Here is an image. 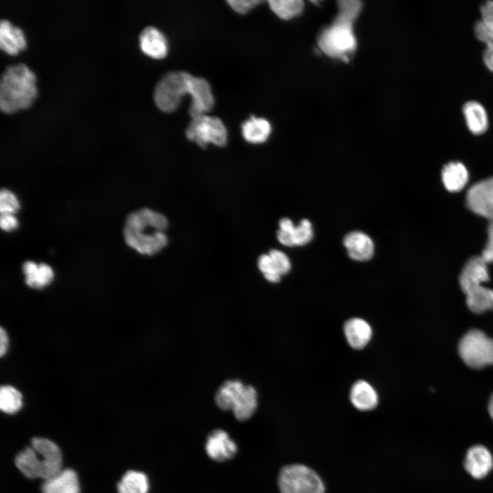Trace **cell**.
Returning <instances> with one entry per match:
<instances>
[{
    "label": "cell",
    "mask_w": 493,
    "mask_h": 493,
    "mask_svg": "<svg viewBox=\"0 0 493 493\" xmlns=\"http://www.w3.org/2000/svg\"><path fill=\"white\" fill-rule=\"evenodd\" d=\"M318 42L325 54L344 60H347L348 55L356 48L352 24L336 20L331 27L323 30Z\"/></svg>",
    "instance_id": "obj_8"
},
{
    "label": "cell",
    "mask_w": 493,
    "mask_h": 493,
    "mask_svg": "<svg viewBox=\"0 0 493 493\" xmlns=\"http://www.w3.org/2000/svg\"><path fill=\"white\" fill-rule=\"evenodd\" d=\"M343 244L350 258L356 261H367L374 254V244L372 239L362 231H355L347 233Z\"/></svg>",
    "instance_id": "obj_16"
},
{
    "label": "cell",
    "mask_w": 493,
    "mask_h": 493,
    "mask_svg": "<svg viewBox=\"0 0 493 493\" xmlns=\"http://www.w3.org/2000/svg\"><path fill=\"white\" fill-rule=\"evenodd\" d=\"M227 3L235 12L244 14L262 1L259 0H229Z\"/></svg>",
    "instance_id": "obj_36"
},
{
    "label": "cell",
    "mask_w": 493,
    "mask_h": 493,
    "mask_svg": "<svg viewBox=\"0 0 493 493\" xmlns=\"http://www.w3.org/2000/svg\"><path fill=\"white\" fill-rule=\"evenodd\" d=\"M339 14L336 21L353 24L362 10V2L355 0L340 1Z\"/></svg>",
    "instance_id": "obj_30"
},
{
    "label": "cell",
    "mask_w": 493,
    "mask_h": 493,
    "mask_svg": "<svg viewBox=\"0 0 493 493\" xmlns=\"http://www.w3.org/2000/svg\"><path fill=\"white\" fill-rule=\"evenodd\" d=\"M273 12L279 18L288 20L300 14L303 9L301 0H271L268 1Z\"/></svg>",
    "instance_id": "obj_28"
},
{
    "label": "cell",
    "mask_w": 493,
    "mask_h": 493,
    "mask_svg": "<svg viewBox=\"0 0 493 493\" xmlns=\"http://www.w3.org/2000/svg\"><path fill=\"white\" fill-rule=\"evenodd\" d=\"M466 203L473 213L493 222V177L471 186L466 194Z\"/></svg>",
    "instance_id": "obj_10"
},
{
    "label": "cell",
    "mask_w": 493,
    "mask_h": 493,
    "mask_svg": "<svg viewBox=\"0 0 493 493\" xmlns=\"http://www.w3.org/2000/svg\"><path fill=\"white\" fill-rule=\"evenodd\" d=\"M241 131L246 141L252 144H260L266 142L268 138L271 126L265 118L251 116L242 123Z\"/></svg>",
    "instance_id": "obj_23"
},
{
    "label": "cell",
    "mask_w": 493,
    "mask_h": 493,
    "mask_svg": "<svg viewBox=\"0 0 493 493\" xmlns=\"http://www.w3.org/2000/svg\"><path fill=\"white\" fill-rule=\"evenodd\" d=\"M313 238L312 225L307 219H302L294 231V244L303 246L311 241Z\"/></svg>",
    "instance_id": "obj_33"
},
{
    "label": "cell",
    "mask_w": 493,
    "mask_h": 493,
    "mask_svg": "<svg viewBox=\"0 0 493 493\" xmlns=\"http://www.w3.org/2000/svg\"><path fill=\"white\" fill-rule=\"evenodd\" d=\"M191 77L192 75L185 71H171L162 77L153 93L157 108L165 112L176 110L182 97L189 93Z\"/></svg>",
    "instance_id": "obj_6"
},
{
    "label": "cell",
    "mask_w": 493,
    "mask_h": 493,
    "mask_svg": "<svg viewBox=\"0 0 493 493\" xmlns=\"http://www.w3.org/2000/svg\"><path fill=\"white\" fill-rule=\"evenodd\" d=\"M442 179L444 187L448 191L458 192L466 185L468 173L466 166L461 162H449L442 169Z\"/></svg>",
    "instance_id": "obj_24"
},
{
    "label": "cell",
    "mask_w": 493,
    "mask_h": 493,
    "mask_svg": "<svg viewBox=\"0 0 493 493\" xmlns=\"http://www.w3.org/2000/svg\"><path fill=\"white\" fill-rule=\"evenodd\" d=\"M458 353L470 368L481 369L493 365V339L479 329H470L461 338Z\"/></svg>",
    "instance_id": "obj_7"
},
{
    "label": "cell",
    "mask_w": 493,
    "mask_h": 493,
    "mask_svg": "<svg viewBox=\"0 0 493 493\" xmlns=\"http://www.w3.org/2000/svg\"><path fill=\"white\" fill-rule=\"evenodd\" d=\"M487 232V242L481 255L489 264L493 262V222H488Z\"/></svg>",
    "instance_id": "obj_37"
},
{
    "label": "cell",
    "mask_w": 493,
    "mask_h": 493,
    "mask_svg": "<svg viewBox=\"0 0 493 493\" xmlns=\"http://www.w3.org/2000/svg\"><path fill=\"white\" fill-rule=\"evenodd\" d=\"M280 493H325L320 477L309 467L299 464L284 466L278 477Z\"/></svg>",
    "instance_id": "obj_5"
},
{
    "label": "cell",
    "mask_w": 493,
    "mask_h": 493,
    "mask_svg": "<svg viewBox=\"0 0 493 493\" xmlns=\"http://www.w3.org/2000/svg\"><path fill=\"white\" fill-rule=\"evenodd\" d=\"M464 467L472 478L483 479L493 468L492 454L484 445L475 444L466 453Z\"/></svg>",
    "instance_id": "obj_12"
},
{
    "label": "cell",
    "mask_w": 493,
    "mask_h": 493,
    "mask_svg": "<svg viewBox=\"0 0 493 493\" xmlns=\"http://www.w3.org/2000/svg\"><path fill=\"white\" fill-rule=\"evenodd\" d=\"M62 454L59 447L52 441L42 438H34L31 446L17 454L15 464L27 478L49 479L62 470Z\"/></svg>",
    "instance_id": "obj_3"
},
{
    "label": "cell",
    "mask_w": 493,
    "mask_h": 493,
    "mask_svg": "<svg viewBox=\"0 0 493 493\" xmlns=\"http://www.w3.org/2000/svg\"><path fill=\"white\" fill-rule=\"evenodd\" d=\"M141 51L155 59H162L168 53V42L165 36L153 26L144 27L139 36Z\"/></svg>",
    "instance_id": "obj_15"
},
{
    "label": "cell",
    "mask_w": 493,
    "mask_h": 493,
    "mask_svg": "<svg viewBox=\"0 0 493 493\" xmlns=\"http://www.w3.org/2000/svg\"><path fill=\"white\" fill-rule=\"evenodd\" d=\"M268 254L272 257L275 268L281 276L289 273L291 263L288 257L283 252L278 249H271Z\"/></svg>",
    "instance_id": "obj_35"
},
{
    "label": "cell",
    "mask_w": 493,
    "mask_h": 493,
    "mask_svg": "<svg viewBox=\"0 0 493 493\" xmlns=\"http://www.w3.org/2000/svg\"><path fill=\"white\" fill-rule=\"evenodd\" d=\"M488 413L493 420V394L491 396L488 405Z\"/></svg>",
    "instance_id": "obj_41"
},
{
    "label": "cell",
    "mask_w": 493,
    "mask_h": 493,
    "mask_svg": "<svg viewBox=\"0 0 493 493\" xmlns=\"http://www.w3.org/2000/svg\"><path fill=\"white\" fill-rule=\"evenodd\" d=\"M168 221L162 214L141 208L126 218L123 236L126 244L142 255H153L168 244L165 231Z\"/></svg>",
    "instance_id": "obj_1"
},
{
    "label": "cell",
    "mask_w": 493,
    "mask_h": 493,
    "mask_svg": "<svg viewBox=\"0 0 493 493\" xmlns=\"http://www.w3.org/2000/svg\"><path fill=\"white\" fill-rule=\"evenodd\" d=\"M238 451L236 444L227 433L221 429L212 431L207 438L205 451L212 459L225 462L233 457Z\"/></svg>",
    "instance_id": "obj_14"
},
{
    "label": "cell",
    "mask_w": 493,
    "mask_h": 493,
    "mask_svg": "<svg viewBox=\"0 0 493 493\" xmlns=\"http://www.w3.org/2000/svg\"><path fill=\"white\" fill-rule=\"evenodd\" d=\"M26 46L24 34L21 28L12 25L7 19L0 21V47L5 52L16 54Z\"/></svg>",
    "instance_id": "obj_19"
},
{
    "label": "cell",
    "mask_w": 493,
    "mask_h": 493,
    "mask_svg": "<svg viewBox=\"0 0 493 493\" xmlns=\"http://www.w3.org/2000/svg\"><path fill=\"white\" fill-rule=\"evenodd\" d=\"M186 136L190 141L203 149L209 144L225 147L227 143V131L222 121L206 114L192 118Z\"/></svg>",
    "instance_id": "obj_9"
},
{
    "label": "cell",
    "mask_w": 493,
    "mask_h": 493,
    "mask_svg": "<svg viewBox=\"0 0 493 493\" xmlns=\"http://www.w3.org/2000/svg\"><path fill=\"white\" fill-rule=\"evenodd\" d=\"M350 399L353 405L360 411L373 409L379 401L374 388L364 380H359L353 384L350 392Z\"/></svg>",
    "instance_id": "obj_21"
},
{
    "label": "cell",
    "mask_w": 493,
    "mask_h": 493,
    "mask_svg": "<svg viewBox=\"0 0 493 493\" xmlns=\"http://www.w3.org/2000/svg\"><path fill=\"white\" fill-rule=\"evenodd\" d=\"M8 346V336L3 328L0 329V355L3 356L5 354Z\"/></svg>",
    "instance_id": "obj_40"
},
{
    "label": "cell",
    "mask_w": 493,
    "mask_h": 493,
    "mask_svg": "<svg viewBox=\"0 0 493 493\" xmlns=\"http://www.w3.org/2000/svg\"><path fill=\"white\" fill-rule=\"evenodd\" d=\"M191 103L188 112L192 118L205 115L214 105V98L209 83L201 77L192 75L189 93Z\"/></svg>",
    "instance_id": "obj_11"
},
{
    "label": "cell",
    "mask_w": 493,
    "mask_h": 493,
    "mask_svg": "<svg viewBox=\"0 0 493 493\" xmlns=\"http://www.w3.org/2000/svg\"><path fill=\"white\" fill-rule=\"evenodd\" d=\"M217 406L224 411L231 410L240 421L250 418L257 407V392L251 385H244L239 380L226 381L215 396Z\"/></svg>",
    "instance_id": "obj_4"
},
{
    "label": "cell",
    "mask_w": 493,
    "mask_h": 493,
    "mask_svg": "<svg viewBox=\"0 0 493 493\" xmlns=\"http://www.w3.org/2000/svg\"><path fill=\"white\" fill-rule=\"evenodd\" d=\"M18 223L17 218L12 214H1L0 226L5 231H11L17 228Z\"/></svg>",
    "instance_id": "obj_38"
},
{
    "label": "cell",
    "mask_w": 493,
    "mask_h": 493,
    "mask_svg": "<svg viewBox=\"0 0 493 493\" xmlns=\"http://www.w3.org/2000/svg\"><path fill=\"white\" fill-rule=\"evenodd\" d=\"M22 407V394L15 388L5 385L0 390V408L9 414L17 412Z\"/></svg>",
    "instance_id": "obj_29"
},
{
    "label": "cell",
    "mask_w": 493,
    "mask_h": 493,
    "mask_svg": "<svg viewBox=\"0 0 493 493\" xmlns=\"http://www.w3.org/2000/svg\"><path fill=\"white\" fill-rule=\"evenodd\" d=\"M464 294L466 305L473 313L483 314L493 310V290L481 285Z\"/></svg>",
    "instance_id": "obj_25"
},
{
    "label": "cell",
    "mask_w": 493,
    "mask_h": 493,
    "mask_svg": "<svg viewBox=\"0 0 493 493\" xmlns=\"http://www.w3.org/2000/svg\"><path fill=\"white\" fill-rule=\"evenodd\" d=\"M344 331L349 344L355 349H362L366 346L372 334L370 325L359 318L348 320L344 324Z\"/></svg>",
    "instance_id": "obj_18"
},
{
    "label": "cell",
    "mask_w": 493,
    "mask_h": 493,
    "mask_svg": "<svg viewBox=\"0 0 493 493\" xmlns=\"http://www.w3.org/2000/svg\"><path fill=\"white\" fill-rule=\"evenodd\" d=\"M481 20L493 23V1L484 2L480 9Z\"/></svg>",
    "instance_id": "obj_39"
},
{
    "label": "cell",
    "mask_w": 493,
    "mask_h": 493,
    "mask_svg": "<svg viewBox=\"0 0 493 493\" xmlns=\"http://www.w3.org/2000/svg\"><path fill=\"white\" fill-rule=\"evenodd\" d=\"M19 208V202L15 194L6 188L1 189L0 191L1 214H14Z\"/></svg>",
    "instance_id": "obj_34"
},
{
    "label": "cell",
    "mask_w": 493,
    "mask_h": 493,
    "mask_svg": "<svg viewBox=\"0 0 493 493\" xmlns=\"http://www.w3.org/2000/svg\"><path fill=\"white\" fill-rule=\"evenodd\" d=\"M118 493H147L148 478L143 472L129 470L117 485Z\"/></svg>",
    "instance_id": "obj_27"
},
{
    "label": "cell",
    "mask_w": 493,
    "mask_h": 493,
    "mask_svg": "<svg viewBox=\"0 0 493 493\" xmlns=\"http://www.w3.org/2000/svg\"><path fill=\"white\" fill-rule=\"evenodd\" d=\"M279 229L277 232V238L283 245L292 246L294 244V231L295 226L288 218H283L279 222Z\"/></svg>",
    "instance_id": "obj_32"
},
{
    "label": "cell",
    "mask_w": 493,
    "mask_h": 493,
    "mask_svg": "<svg viewBox=\"0 0 493 493\" xmlns=\"http://www.w3.org/2000/svg\"><path fill=\"white\" fill-rule=\"evenodd\" d=\"M488 264L481 255L472 257L466 262L459 278L460 288L464 293L489 280Z\"/></svg>",
    "instance_id": "obj_13"
},
{
    "label": "cell",
    "mask_w": 493,
    "mask_h": 493,
    "mask_svg": "<svg viewBox=\"0 0 493 493\" xmlns=\"http://www.w3.org/2000/svg\"><path fill=\"white\" fill-rule=\"evenodd\" d=\"M474 30L477 38L485 45L483 63L493 73V23L481 19L475 23Z\"/></svg>",
    "instance_id": "obj_26"
},
{
    "label": "cell",
    "mask_w": 493,
    "mask_h": 493,
    "mask_svg": "<svg viewBox=\"0 0 493 493\" xmlns=\"http://www.w3.org/2000/svg\"><path fill=\"white\" fill-rule=\"evenodd\" d=\"M41 489L42 493H79L77 475L73 470H62L55 476L45 480Z\"/></svg>",
    "instance_id": "obj_17"
},
{
    "label": "cell",
    "mask_w": 493,
    "mask_h": 493,
    "mask_svg": "<svg viewBox=\"0 0 493 493\" xmlns=\"http://www.w3.org/2000/svg\"><path fill=\"white\" fill-rule=\"evenodd\" d=\"M22 268L25 276V283L32 288H42L49 285L53 279V271L47 264H37L33 261H26Z\"/></svg>",
    "instance_id": "obj_22"
},
{
    "label": "cell",
    "mask_w": 493,
    "mask_h": 493,
    "mask_svg": "<svg viewBox=\"0 0 493 493\" xmlns=\"http://www.w3.org/2000/svg\"><path fill=\"white\" fill-rule=\"evenodd\" d=\"M462 111L466 125L471 133L481 135L487 131L488 116L482 104L476 101H468L464 105Z\"/></svg>",
    "instance_id": "obj_20"
},
{
    "label": "cell",
    "mask_w": 493,
    "mask_h": 493,
    "mask_svg": "<svg viewBox=\"0 0 493 493\" xmlns=\"http://www.w3.org/2000/svg\"><path fill=\"white\" fill-rule=\"evenodd\" d=\"M34 73L23 63L8 65L0 79V109L12 113L28 108L34 100L37 88Z\"/></svg>",
    "instance_id": "obj_2"
},
{
    "label": "cell",
    "mask_w": 493,
    "mask_h": 493,
    "mask_svg": "<svg viewBox=\"0 0 493 493\" xmlns=\"http://www.w3.org/2000/svg\"><path fill=\"white\" fill-rule=\"evenodd\" d=\"M257 266L264 278L271 283H277L281 279V275L277 272L273 260L267 253L261 255L257 260Z\"/></svg>",
    "instance_id": "obj_31"
}]
</instances>
